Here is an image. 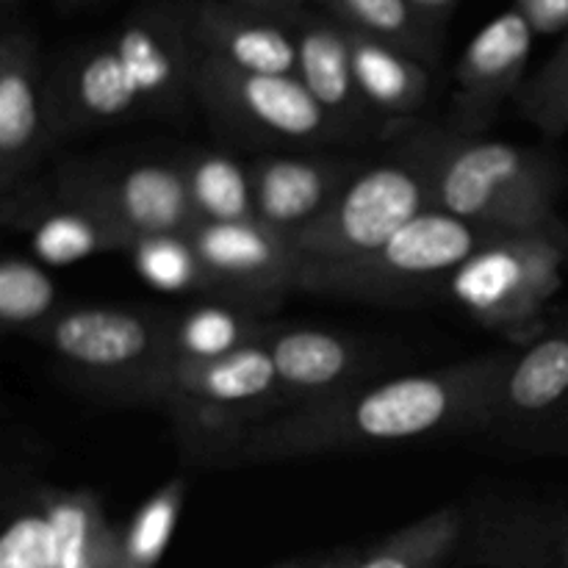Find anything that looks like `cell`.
Returning <instances> with one entry per match:
<instances>
[{
    "mask_svg": "<svg viewBox=\"0 0 568 568\" xmlns=\"http://www.w3.org/2000/svg\"><path fill=\"white\" fill-rule=\"evenodd\" d=\"M514 349L442 369L372 381L344 397L277 414L250 430L222 464H277L488 433L494 394Z\"/></svg>",
    "mask_w": 568,
    "mask_h": 568,
    "instance_id": "cell-1",
    "label": "cell"
},
{
    "mask_svg": "<svg viewBox=\"0 0 568 568\" xmlns=\"http://www.w3.org/2000/svg\"><path fill=\"white\" fill-rule=\"evenodd\" d=\"M558 192L560 166L544 150L438 131L433 209L503 236L566 233L555 211Z\"/></svg>",
    "mask_w": 568,
    "mask_h": 568,
    "instance_id": "cell-2",
    "label": "cell"
},
{
    "mask_svg": "<svg viewBox=\"0 0 568 568\" xmlns=\"http://www.w3.org/2000/svg\"><path fill=\"white\" fill-rule=\"evenodd\" d=\"M503 233L430 209L381 247L347 261H303L297 292L358 303H416Z\"/></svg>",
    "mask_w": 568,
    "mask_h": 568,
    "instance_id": "cell-3",
    "label": "cell"
},
{
    "mask_svg": "<svg viewBox=\"0 0 568 568\" xmlns=\"http://www.w3.org/2000/svg\"><path fill=\"white\" fill-rule=\"evenodd\" d=\"M89 392L155 405L170 372L166 314L125 305H72L33 333Z\"/></svg>",
    "mask_w": 568,
    "mask_h": 568,
    "instance_id": "cell-4",
    "label": "cell"
},
{
    "mask_svg": "<svg viewBox=\"0 0 568 568\" xmlns=\"http://www.w3.org/2000/svg\"><path fill=\"white\" fill-rule=\"evenodd\" d=\"M438 128L416 131L386 159L361 166L338 197L292 236L303 261H347L381 247L433 209Z\"/></svg>",
    "mask_w": 568,
    "mask_h": 568,
    "instance_id": "cell-5",
    "label": "cell"
},
{
    "mask_svg": "<svg viewBox=\"0 0 568 568\" xmlns=\"http://www.w3.org/2000/svg\"><path fill=\"white\" fill-rule=\"evenodd\" d=\"M155 405L172 419L183 449L214 464L250 430L283 414L266 344L211 364H172Z\"/></svg>",
    "mask_w": 568,
    "mask_h": 568,
    "instance_id": "cell-6",
    "label": "cell"
},
{
    "mask_svg": "<svg viewBox=\"0 0 568 568\" xmlns=\"http://www.w3.org/2000/svg\"><path fill=\"white\" fill-rule=\"evenodd\" d=\"M566 264L568 231L499 236L449 275L444 294L477 325L525 344L547 325Z\"/></svg>",
    "mask_w": 568,
    "mask_h": 568,
    "instance_id": "cell-7",
    "label": "cell"
},
{
    "mask_svg": "<svg viewBox=\"0 0 568 568\" xmlns=\"http://www.w3.org/2000/svg\"><path fill=\"white\" fill-rule=\"evenodd\" d=\"M194 100L222 131L250 144L320 150L347 142L297 75H261L200 59Z\"/></svg>",
    "mask_w": 568,
    "mask_h": 568,
    "instance_id": "cell-8",
    "label": "cell"
},
{
    "mask_svg": "<svg viewBox=\"0 0 568 568\" xmlns=\"http://www.w3.org/2000/svg\"><path fill=\"white\" fill-rule=\"evenodd\" d=\"M55 194L98 214L128 242L192 233L197 225L178 161H133L125 166L70 161L55 175Z\"/></svg>",
    "mask_w": 568,
    "mask_h": 568,
    "instance_id": "cell-9",
    "label": "cell"
},
{
    "mask_svg": "<svg viewBox=\"0 0 568 568\" xmlns=\"http://www.w3.org/2000/svg\"><path fill=\"white\" fill-rule=\"evenodd\" d=\"M568 430V316L547 322L510 353L488 433L508 444L558 447Z\"/></svg>",
    "mask_w": 568,
    "mask_h": 568,
    "instance_id": "cell-10",
    "label": "cell"
},
{
    "mask_svg": "<svg viewBox=\"0 0 568 568\" xmlns=\"http://www.w3.org/2000/svg\"><path fill=\"white\" fill-rule=\"evenodd\" d=\"M194 250L214 286V300L266 316L297 292L303 258L292 239L261 222L236 225H194Z\"/></svg>",
    "mask_w": 568,
    "mask_h": 568,
    "instance_id": "cell-11",
    "label": "cell"
},
{
    "mask_svg": "<svg viewBox=\"0 0 568 568\" xmlns=\"http://www.w3.org/2000/svg\"><path fill=\"white\" fill-rule=\"evenodd\" d=\"M148 116L178 114L194 98L200 53L189 37L181 0H148L109 33Z\"/></svg>",
    "mask_w": 568,
    "mask_h": 568,
    "instance_id": "cell-12",
    "label": "cell"
},
{
    "mask_svg": "<svg viewBox=\"0 0 568 568\" xmlns=\"http://www.w3.org/2000/svg\"><path fill=\"white\" fill-rule=\"evenodd\" d=\"M55 142L48 70L37 39L28 28L6 26L0 37V197L26 186Z\"/></svg>",
    "mask_w": 568,
    "mask_h": 568,
    "instance_id": "cell-13",
    "label": "cell"
},
{
    "mask_svg": "<svg viewBox=\"0 0 568 568\" xmlns=\"http://www.w3.org/2000/svg\"><path fill=\"white\" fill-rule=\"evenodd\" d=\"M55 136H81L148 116L109 37L70 48L48 70Z\"/></svg>",
    "mask_w": 568,
    "mask_h": 568,
    "instance_id": "cell-14",
    "label": "cell"
},
{
    "mask_svg": "<svg viewBox=\"0 0 568 568\" xmlns=\"http://www.w3.org/2000/svg\"><path fill=\"white\" fill-rule=\"evenodd\" d=\"M538 33L516 6L477 31L455 64L453 131L480 136L519 94Z\"/></svg>",
    "mask_w": 568,
    "mask_h": 568,
    "instance_id": "cell-15",
    "label": "cell"
},
{
    "mask_svg": "<svg viewBox=\"0 0 568 568\" xmlns=\"http://www.w3.org/2000/svg\"><path fill=\"white\" fill-rule=\"evenodd\" d=\"M281 388L283 414L344 397L369 381V355L325 327L277 325L266 338Z\"/></svg>",
    "mask_w": 568,
    "mask_h": 568,
    "instance_id": "cell-16",
    "label": "cell"
},
{
    "mask_svg": "<svg viewBox=\"0 0 568 568\" xmlns=\"http://www.w3.org/2000/svg\"><path fill=\"white\" fill-rule=\"evenodd\" d=\"M361 164L322 150H275L250 161L255 216L292 239L338 197Z\"/></svg>",
    "mask_w": 568,
    "mask_h": 568,
    "instance_id": "cell-17",
    "label": "cell"
},
{
    "mask_svg": "<svg viewBox=\"0 0 568 568\" xmlns=\"http://www.w3.org/2000/svg\"><path fill=\"white\" fill-rule=\"evenodd\" d=\"M183 11L200 59L261 75H297V42L286 17L222 0H183Z\"/></svg>",
    "mask_w": 568,
    "mask_h": 568,
    "instance_id": "cell-18",
    "label": "cell"
},
{
    "mask_svg": "<svg viewBox=\"0 0 568 568\" xmlns=\"http://www.w3.org/2000/svg\"><path fill=\"white\" fill-rule=\"evenodd\" d=\"M455 566L568 568V516L519 505H483L466 514Z\"/></svg>",
    "mask_w": 568,
    "mask_h": 568,
    "instance_id": "cell-19",
    "label": "cell"
},
{
    "mask_svg": "<svg viewBox=\"0 0 568 568\" xmlns=\"http://www.w3.org/2000/svg\"><path fill=\"white\" fill-rule=\"evenodd\" d=\"M292 26L297 42V78L316 103L336 120L347 139L381 133L361 100L347 28L325 11L311 9L294 17Z\"/></svg>",
    "mask_w": 568,
    "mask_h": 568,
    "instance_id": "cell-20",
    "label": "cell"
},
{
    "mask_svg": "<svg viewBox=\"0 0 568 568\" xmlns=\"http://www.w3.org/2000/svg\"><path fill=\"white\" fill-rule=\"evenodd\" d=\"M3 216L9 225H17L31 236L33 253L42 264H75L111 250L125 253L131 244L98 214L67 203L59 194L44 200H22L20 194H11L3 200Z\"/></svg>",
    "mask_w": 568,
    "mask_h": 568,
    "instance_id": "cell-21",
    "label": "cell"
},
{
    "mask_svg": "<svg viewBox=\"0 0 568 568\" xmlns=\"http://www.w3.org/2000/svg\"><path fill=\"white\" fill-rule=\"evenodd\" d=\"M353 70L361 100L377 128L405 125L430 98V64L381 39L349 31Z\"/></svg>",
    "mask_w": 568,
    "mask_h": 568,
    "instance_id": "cell-22",
    "label": "cell"
},
{
    "mask_svg": "<svg viewBox=\"0 0 568 568\" xmlns=\"http://www.w3.org/2000/svg\"><path fill=\"white\" fill-rule=\"evenodd\" d=\"M166 314V344L172 364H211L247 347L266 344L275 322L239 305L211 300Z\"/></svg>",
    "mask_w": 568,
    "mask_h": 568,
    "instance_id": "cell-23",
    "label": "cell"
},
{
    "mask_svg": "<svg viewBox=\"0 0 568 568\" xmlns=\"http://www.w3.org/2000/svg\"><path fill=\"white\" fill-rule=\"evenodd\" d=\"M59 568H120L122 530H114L92 491L39 488Z\"/></svg>",
    "mask_w": 568,
    "mask_h": 568,
    "instance_id": "cell-24",
    "label": "cell"
},
{
    "mask_svg": "<svg viewBox=\"0 0 568 568\" xmlns=\"http://www.w3.org/2000/svg\"><path fill=\"white\" fill-rule=\"evenodd\" d=\"M178 164L186 181L189 203H192L197 225L258 222L250 164L216 148L192 150Z\"/></svg>",
    "mask_w": 568,
    "mask_h": 568,
    "instance_id": "cell-25",
    "label": "cell"
},
{
    "mask_svg": "<svg viewBox=\"0 0 568 568\" xmlns=\"http://www.w3.org/2000/svg\"><path fill=\"white\" fill-rule=\"evenodd\" d=\"M314 3L349 31L394 44L430 67L442 53L444 28L427 20L410 0H314Z\"/></svg>",
    "mask_w": 568,
    "mask_h": 568,
    "instance_id": "cell-26",
    "label": "cell"
},
{
    "mask_svg": "<svg viewBox=\"0 0 568 568\" xmlns=\"http://www.w3.org/2000/svg\"><path fill=\"white\" fill-rule=\"evenodd\" d=\"M466 510L447 505L383 538L361 552L355 568H444L464 544Z\"/></svg>",
    "mask_w": 568,
    "mask_h": 568,
    "instance_id": "cell-27",
    "label": "cell"
},
{
    "mask_svg": "<svg viewBox=\"0 0 568 568\" xmlns=\"http://www.w3.org/2000/svg\"><path fill=\"white\" fill-rule=\"evenodd\" d=\"M125 253L131 255L133 270L159 292L214 297L211 277L189 233H159V236L133 239Z\"/></svg>",
    "mask_w": 568,
    "mask_h": 568,
    "instance_id": "cell-28",
    "label": "cell"
},
{
    "mask_svg": "<svg viewBox=\"0 0 568 568\" xmlns=\"http://www.w3.org/2000/svg\"><path fill=\"white\" fill-rule=\"evenodd\" d=\"M55 283L42 261L6 255L0 261V325L9 333L33 336L59 314Z\"/></svg>",
    "mask_w": 568,
    "mask_h": 568,
    "instance_id": "cell-29",
    "label": "cell"
},
{
    "mask_svg": "<svg viewBox=\"0 0 568 568\" xmlns=\"http://www.w3.org/2000/svg\"><path fill=\"white\" fill-rule=\"evenodd\" d=\"M186 503V480L172 477L150 494L122 530L120 568H155L164 558Z\"/></svg>",
    "mask_w": 568,
    "mask_h": 568,
    "instance_id": "cell-30",
    "label": "cell"
},
{
    "mask_svg": "<svg viewBox=\"0 0 568 568\" xmlns=\"http://www.w3.org/2000/svg\"><path fill=\"white\" fill-rule=\"evenodd\" d=\"M521 116L547 136L568 131V31L547 61L525 81L516 94Z\"/></svg>",
    "mask_w": 568,
    "mask_h": 568,
    "instance_id": "cell-31",
    "label": "cell"
},
{
    "mask_svg": "<svg viewBox=\"0 0 568 568\" xmlns=\"http://www.w3.org/2000/svg\"><path fill=\"white\" fill-rule=\"evenodd\" d=\"M0 568H59L53 532L37 494L9 514L0 538Z\"/></svg>",
    "mask_w": 568,
    "mask_h": 568,
    "instance_id": "cell-32",
    "label": "cell"
},
{
    "mask_svg": "<svg viewBox=\"0 0 568 568\" xmlns=\"http://www.w3.org/2000/svg\"><path fill=\"white\" fill-rule=\"evenodd\" d=\"M514 6L541 37H564L568 31V0H516Z\"/></svg>",
    "mask_w": 568,
    "mask_h": 568,
    "instance_id": "cell-33",
    "label": "cell"
},
{
    "mask_svg": "<svg viewBox=\"0 0 568 568\" xmlns=\"http://www.w3.org/2000/svg\"><path fill=\"white\" fill-rule=\"evenodd\" d=\"M222 3L242 6V9L264 11V14L286 17V20H294L297 14H303L308 9V0H222Z\"/></svg>",
    "mask_w": 568,
    "mask_h": 568,
    "instance_id": "cell-34",
    "label": "cell"
},
{
    "mask_svg": "<svg viewBox=\"0 0 568 568\" xmlns=\"http://www.w3.org/2000/svg\"><path fill=\"white\" fill-rule=\"evenodd\" d=\"M410 3H414L416 9L427 17V20L436 22L438 28H444V22H447V17L453 14V9L458 0H410Z\"/></svg>",
    "mask_w": 568,
    "mask_h": 568,
    "instance_id": "cell-35",
    "label": "cell"
},
{
    "mask_svg": "<svg viewBox=\"0 0 568 568\" xmlns=\"http://www.w3.org/2000/svg\"><path fill=\"white\" fill-rule=\"evenodd\" d=\"M331 558H322V560H288V564H281V566H272V568H331Z\"/></svg>",
    "mask_w": 568,
    "mask_h": 568,
    "instance_id": "cell-36",
    "label": "cell"
},
{
    "mask_svg": "<svg viewBox=\"0 0 568 568\" xmlns=\"http://www.w3.org/2000/svg\"><path fill=\"white\" fill-rule=\"evenodd\" d=\"M358 558H361V552H338V555H333L331 568H355Z\"/></svg>",
    "mask_w": 568,
    "mask_h": 568,
    "instance_id": "cell-37",
    "label": "cell"
},
{
    "mask_svg": "<svg viewBox=\"0 0 568 568\" xmlns=\"http://www.w3.org/2000/svg\"><path fill=\"white\" fill-rule=\"evenodd\" d=\"M83 3H89V0H55L59 11H75V9H81Z\"/></svg>",
    "mask_w": 568,
    "mask_h": 568,
    "instance_id": "cell-38",
    "label": "cell"
},
{
    "mask_svg": "<svg viewBox=\"0 0 568 568\" xmlns=\"http://www.w3.org/2000/svg\"><path fill=\"white\" fill-rule=\"evenodd\" d=\"M20 3H22V0H0V6H3L6 14H11V11H14Z\"/></svg>",
    "mask_w": 568,
    "mask_h": 568,
    "instance_id": "cell-39",
    "label": "cell"
}]
</instances>
